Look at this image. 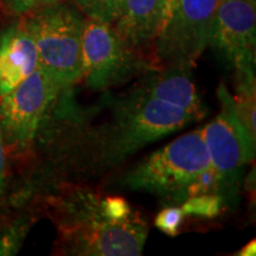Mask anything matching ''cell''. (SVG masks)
Listing matches in <instances>:
<instances>
[{
	"instance_id": "obj_13",
	"label": "cell",
	"mask_w": 256,
	"mask_h": 256,
	"mask_svg": "<svg viewBox=\"0 0 256 256\" xmlns=\"http://www.w3.org/2000/svg\"><path fill=\"white\" fill-rule=\"evenodd\" d=\"M226 198L220 194H200L190 196L180 204L185 216L215 218L223 211Z\"/></svg>"
},
{
	"instance_id": "obj_18",
	"label": "cell",
	"mask_w": 256,
	"mask_h": 256,
	"mask_svg": "<svg viewBox=\"0 0 256 256\" xmlns=\"http://www.w3.org/2000/svg\"><path fill=\"white\" fill-rule=\"evenodd\" d=\"M8 186V148L0 133V215L5 209Z\"/></svg>"
},
{
	"instance_id": "obj_4",
	"label": "cell",
	"mask_w": 256,
	"mask_h": 256,
	"mask_svg": "<svg viewBox=\"0 0 256 256\" xmlns=\"http://www.w3.org/2000/svg\"><path fill=\"white\" fill-rule=\"evenodd\" d=\"M23 18L36 44L38 66L60 92L81 81L84 16L69 0H60Z\"/></svg>"
},
{
	"instance_id": "obj_6",
	"label": "cell",
	"mask_w": 256,
	"mask_h": 256,
	"mask_svg": "<svg viewBox=\"0 0 256 256\" xmlns=\"http://www.w3.org/2000/svg\"><path fill=\"white\" fill-rule=\"evenodd\" d=\"M218 0H176L153 40L158 66L192 69L209 46Z\"/></svg>"
},
{
	"instance_id": "obj_17",
	"label": "cell",
	"mask_w": 256,
	"mask_h": 256,
	"mask_svg": "<svg viewBox=\"0 0 256 256\" xmlns=\"http://www.w3.org/2000/svg\"><path fill=\"white\" fill-rule=\"evenodd\" d=\"M60 0H0V4L18 17H24L44 6L51 5Z\"/></svg>"
},
{
	"instance_id": "obj_14",
	"label": "cell",
	"mask_w": 256,
	"mask_h": 256,
	"mask_svg": "<svg viewBox=\"0 0 256 256\" xmlns=\"http://www.w3.org/2000/svg\"><path fill=\"white\" fill-rule=\"evenodd\" d=\"M86 18L113 24L124 0H69Z\"/></svg>"
},
{
	"instance_id": "obj_19",
	"label": "cell",
	"mask_w": 256,
	"mask_h": 256,
	"mask_svg": "<svg viewBox=\"0 0 256 256\" xmlns=\"http://www.w3.org/2000/svg\"><path fill=\"white\" fill-rule=\"evenodd\" d=\"M256 254V241L252 240L250 242H248L247 244L243 247L238 255L240 256H254Z\"/></svg>"
},
{
	"instance_id": "obj_15",
	"label": "cell",
	"mask_w": 256,
	"mask_h": 256,
	"mask_svg": "<svg viewBox=\"0 0 256 256\" xmlns=\"http://www.w3.org/2000/svg\"><path fill=\"white\" fill-rule=\"evenodd\" d=\"M30 226L31 220H19L4 232H0V255L16 254L23 244Z\"/></svg>"
},
{
	"instance_id": "obj_7",
	"label": "cell",
	"mask_w": 256,
	"mask_h": 256,
	"mask_svg": "<svg viewBox=\"0 0 256 256\" xmlns=\"http://www.w3.org/2000/svg\"><path fill=\"white\" fill-rule=\"evenodd\" d=\"M220 110L202 130L210 164L218 174L224 197L236 194L244 166L255 156V138L246 130L235 108L234 96L224 83L217 89Z\"/></svg>"
},
{
	"instance_id": "obj_3",
	"label": "cell",
	"mask_w": 256,
	"mask_h": 256,
	"mask_svg": "<svg viewBox=\"0 0 256 256\" xmlns=\"http://www.w3.org/2000/svg\"><path fill=\"white\" fill-rule=\"evenodd\" d=\"M209 165L202 130H191L140 160L124 174L121 185L182 204L194 179Z\"/></svg>"
},
{
	"instance_id": "obj_9",
	"label": "cell",
	"mask_w": 256,
	"mask_h": 256,
	"mask_svg": "<svg viewBox=\"0 0 256 256\" xmlns=\"http://www.w3.org/2000/svg\"><path fill=\"white\" fill-rule=\"evenodd\" d=\"M209 46L235 74L255 72V0H218Z\"/></svg>"
},
{
	"instance_id": "obj_20",
	"label": "cell",
	"mask_w": 256,
	"mask_h": 256,
	"mask_svg": "<svg viewBox=\"0 0 256 256\" xmlns=\"http://www.w3.org/2000/svg\"><path fill=\"white\" fill-rule=\"evenodd\" d=\"M174 2H176V0H166V2H165V12H164V18H165V16L168 14V11L170 10L172 8V6L174 5ZM164 18H162V20H164Z\"/></svg>"
},
{
	"instance_id": "obj_16",
	"label": "cell",
	"mask_w": 256,
	"mask_h": 256,
	"mask_svg": "<svg viewBox=\"0 0 256 256\" xmlns=\"http://www.w3.org/2000/svg\"><path fill=\"white\" fill-rule=\"evenodd\" d=\"M185 214L180 206H168L159 211L154 220L156 226L160 232L168 236H176L179 232L182 224L184 223Z\"/></svg>"
},
{
	"instance_id": "obj_2",
	"label": "cell",
	"mask_w": 256,
	"mask_h": 256,
	"mask_svg": "<svg viewBox=\"0 0 256 256\" xmlns=\"http://www.w3.org/2000/svg\"><path fill=\"white\" fill-rule=\"evenodd\" d=\"M197 119L188 112L130 89L115 104L110 124L92 138L90 156L101 166H114L142 147Z\"/></svg>"
},
{
	"instance_id": "obj_11",
	"label": "cell",
	"mask_w": 256,
	"mask_h": 256,
	"mask_svg": "<svg viewBox=\"0 0 256 256\" xmlns=\"http://www.w3.org/2000/svg\"><path fill=\"white\" fill-rule=\"evenodd\" d=\"M38 68V54L24 18L0 30V98Z\"/></svg>"
},
{
	"instance_id": "obj_8",
	"label": "cell",
	"mask_w": 256,
	"mask_h": 256,
	"mask_svg": "<svg viewBox=\"0 0 256 256\" xmlns=\"http://www.w3.org/2000/svg\"><path fill=\"white\" fill-rule=\"evenodd\" d=\"M60 90L40 66L17 87L0 98V133L6 148L26 152L46 110Z\"/></svg>"
},
{
	"instance_id": "obj_1",
	"label": "cell",
	"mask_w": 256,
	"mask_h": 256,
	"mask_svg": "<svg viewBox=\"0 0 256 256\" xmlns=\"http://www.w3.org/2000/svg\"><path fill=\"white\" fill-rule=\"evenodd\" d=\"M46 206L64 254L142 255L148 224L122 197L68 186L48 198Z\"/></svg>"
},
{
	"instance_id": "obj_10",
	"label": "cell",
	"mask_w": 256,
	"mask_h": 256,
	"mask_svg": "<svg viewBox=\"0 0 256 256\" xmlns=\"http://www.w3.org/2000/svg\"><path fill=\"white\" fill-rule=\"evenodd\" d=\"M132 89L154 100L182 108L197 120L206 115V110L188 68L158 66L139 76V81Z\"/></svg>"
},
{
	"instance_id": "obj_12",
	"label": "cell",
	"mask_w": 256,
	"mask_h": 256,
	"mask_svg": "<svg viewBox=\"0 0 256 256\" xmlns=\"http://www.w3.org/2000/svg\"><path fill=\"white\" fill-rule=\"evenodd\" d=\"M166 0H124L112 26L130 46L151 51L162 26ZM146 54V52H144Z\"/></svg>"
},
{
	"instance_id": "obj_5",
	"label": "cell",
	"mask_w": 256,
	"mask_h": 256,
	"mask_svg": "<svg viewBox=\"0 0 256 256\" xmlns=\"http://www.w3.org/2000/svg\"><path fill=\"white\" fill-rule=\"evenodd\" d=\"M156 68L152 57L128 46L110 24L84 17L81 81L89 89L107 90Z\"/></svg>"
}]
</instances>
